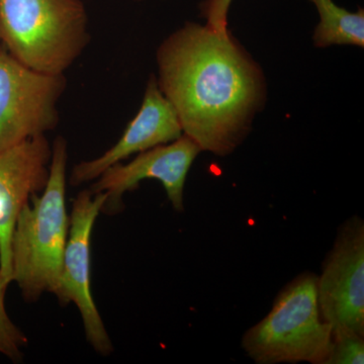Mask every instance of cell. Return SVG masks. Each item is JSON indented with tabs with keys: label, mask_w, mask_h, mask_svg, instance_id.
<instances>
[{
	"label": "cell",
	"mask_w": 364,
	"mask_h": 364,
	"mask_svg": "<svg viewBox=\"0 0 364 364\" xmlns=\"http://www.w3.org/2000/svg\"><path fill=\"white\" fill-rule=\"evenodd\" d=\"M157 82L184 135L202 151L228 156L250 131L264 102L262 71L231 33L188 23L157 51Z\"/></svg>",
	"instance_id": "1"
},
{
	"label": "cell",
	"mask_w": 364,
	"mask_h": 364,
	"mask_svg": "<svg viewBox=\"0 0 364 364\" xmlns=\"http://www.w3.org/2000/svg\"><path fill=\"white\" fill-rule=\"evenodd\" d=\"M68 148L63 136L52 145L49 177L44 189L21 210L11 238V282L21 296L35 303L56 289L70 217L66 208Z\"/></svg>",
	"instance_id": "2"
},
{
	"label": "cell",
	"mask_w": 364,
	"mask_h": 364,
	"mask_svg": "<svg viewBox=\"0 0 364 364\" xmlns=\"http://www.w3.org/2000/svg\"><path fill=\"white\" fill-rule=\"evenodd\" d=\"M0 41L41 73L64 74L90 42L81 0H0Z\"/></svg>",
	"instance_id": "3"
},
{
	"label": "cell",
	"mask_w": 364,
	"mask_h": 364,
	"mask_svg": "<svg viewBox=\"0 0 364 364\" xmlns=\"http://www.w3.org/2000/svg\"><path fill=\"white\" fill-rule=\"evenodd\" d=\"M332 339L318 306L317 274L306 272L280 289L269 313L249 328L241 344L258 364H323Z\"/></svg>",
	"instance_id": "4"
},
{
	"label": "cell",
	"mask_w": 364,
	"mask_h": 364,
	"mask_svg": "<svg viewBox=\"0 0 364 364\" xmlns=\"http://www.w3.org/2000/svg\"><path fill=\"white\" fill-rule=\"evenodd\" d=\"M64 74L33 70L0 48V151L54 130Z\"/></svg>",
	"instance_id": "5"
},
{
	"label": "cell",
	"mask_w": 364,
	"mask_h": 364,
	"mask_svg": "<svg viewBox=\"0 0 364 364\" xmlns=\"http://www.w3.org/2000/svg\"><path fill=\"white\" fill-rule=\"evenodd\" d=\"M317 294L333 337L364 336V222L359 215L340 226L317 275Z\"/></svg>",
	"instance_id": "6"
},
{
	"label": "cell",
	"mask_w": 364,
	"mask_h": 364,
	"mask_svg": "<svg viewBox=\"0 0 364 364\" xmlns=\"http://www.w3.org/2000/svg\"><path fill=\"white\" fill-rule=\"evenodd\" d=\"M105 202V193L90 189L80 191L74 200L61 274L53 291L61 305L76 306L86 340L102 356L109 355L114 346L91 291V237Z\"/></svg>",
	"instance_id": "7"
},
{
	"label": "cell",
	"mask_w": 364,
	"mask_h": 364,
	"mask_svg": "<svg viewBox=\"0 0 364 364\" xmlns=\"http://www.w3.org/2000/svg\"><path fill=\"white\" fill-rule=\"evenodd\" d=\"M200 152L198 144L183 134L173 142L139 153L127 164L112 165L95 179L90 191L105 193L102 213L114 215L123 210L124 193L135 191L145 179H155L161 182L172 208L182 212L186 176Z\"/></svg>",
	"instance_id": "8"
},
{
	"label": "cell",
	"mask_w": 364,
	"mask_h": 364,
	"mask_svg": "<svg viewBox=\"0 0 364 364\" xmlns=\"http://www.w3.org/2000/svg\"><path fill=\"white\" fill-rule=\"evenodd\" d=\"M52 146L45 135L0 151V279L11 284V238L16 220L49 177Z\"/></svg>",
	"instance_id": "9"
},
{
	"label": "cell",
	"mask_w": 364,
	"mask_h": 364,
	"mask_svg": "<svg viewBox=\"0 0 364 364\" xmlns=\"http://www.w3.org/2000/svg\"><path fill=\"white\" fill-rule=\"evenodd\" d=\"M182 135L183 132L178 117L160 90L157 78L152 75L148 81L140 109L127 126L119 140L100 157L76 164L72 168L69 182L72 186H79L95 181L112 165L136 153L173 142Z\"/></svg>",
	"instance_id": "10"
},
{
	"label": "cell",
	"mask_w": 364,
	"mask_h": 364,
	"mask_svg": "<svg viewBox=\"0 0 364 364\" xmlns=\"http://www.w3.org/2000/svg\"><path fill=\"white\" fill-rule=\"evenodd\" d=\"M316 7L320 23L314 33V43L317 47L332 45H351L363 48L364 11L359 9L350 13L340 7L333 0H311Z\"/></svg>",
	"instance_id": "11"
},
{
	"label": "cell",
	"mask_w": 364,
	"mask_h": 364,
	"mask_svg": "<svg viewBox=\"0 0 364 364\" xmlns=\"http://www.w3.org/2000/svg\"><path fill=\"white\" fill-rule=\"evenodd\" d=\"M9 284L0 279V354L14 363H20L28 340L7 314L6 294Z\"/></svg>",
	"instance_id": "12"
},
{
	"label": "cell",
	"mask_w": 364,
	"mask_h": 364,
	"mask_svg": "<svg viewBox=\"0 0 364 364\" xmlns=\"http://www.w3.org/2000/svg\"><path fill=\"white\" fill-rule=\"evenodd\" d=\"M364 336L356 334L333 337L331 347L323 364H363Z\"/></svg>",
	"instance_id": "13"
},
{
	"label": "cell",
	"mask_w": 364,
	"mask_h": 364,
	"mask_svg": "<svg viewBox=\"0 0 364 364\" xmlns=\"http://www.w3.org/2000/svg\"><path fill=\"white\" fill-rule=\"evenodd\" d=\"M232 0H205L200 4L203 16L207 18V26L221 35L228 31V11Z\"/></svg>",
	"instance_id": "14"
},
{
	"label": "cell",
	"mask_w": 364,
	"mask_h": 364,
	"mask_svg": "<svg viewBox=\"0 0 364 364\" xmlns=\"http://www.w3.org/2000/svg\"><path fill=\"white\" fill-rule=\"evenodd\" d=\"M136 1H142V0H136Z\"/></svg>",
	"instance_id": "15"
},
{
	"label": "cell",
	"mask_w": 364,
	"mask_h": 364,
	"mask_svg": "<svg viewBox=\"0 0 364 364\" xmlns=\"http://www.w3.org/2000/svg\"><path fill=\"white\" fill-rule=\"evenodd\" d=\"M0 43H1V41H0Z\"/></svg>",
	"instance_id": "16"
}]
</instances>
